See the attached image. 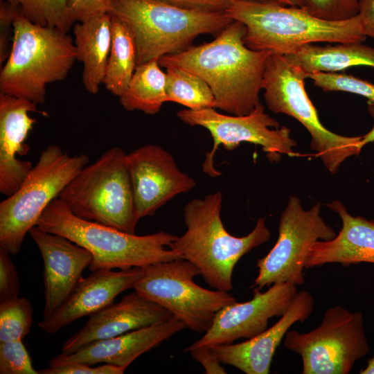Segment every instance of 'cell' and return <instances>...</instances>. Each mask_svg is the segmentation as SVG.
<instances>
[{"label":"cell","mask_w":374,"mask_h":374,"mask_svg":"<svg viewBox=\"0 0 374 374\" xmlns=\"http://www.w3.org/2000/svg\"><path fill=\"white\" fill-rule=\"evenodd\" d=\"M245 33L246 26L233 20L213 41L164 55L159 64L182 69L203 79L213 93L215 109L247 115L261 104L259 93L272 53L248 48Z\"/></svg>","instance_id":"cell-1"},{"label":"cell","mask_w":374,"mask_h":374,"mask_svg":"<svg viewBox=\"0 0 374 374\" xmlns=\"http://www.w3.org/2000/svg\"><path fill=\"white\" fill-rule=\"evenodd\" d=\"M222 206L220 191L188 202L184 208L186 230L169 248L195 265L211 287L229 292L235 265L244 255L267 242L271 232L265 218L260 217L248 235H231L223 225Z\"/></svg>","instance_id":"cell-2"},{"label":"cell","mask_w":374,"mask_h":374,"mask_svg":"<svg viewBox=\"0 0 374 374\" xmlns=\"http://www.w3.org/2000/svg\"><path fill=\"white\" fill-rule=\"evenodd\" d=\"M224 12L246 26L244 42L248 48L283 55L307 44L362 43L367 37L358 15L345 21H326L300 7L244 0H231Z\"/></svg>","instance_id":"cell-3"},{"label":"cell","mask_w":374,"mask_h":374,"mask_svg":"<svg viewBox=\"0 0 374 374\" xmlns=\"http://www.w3.org/2000/svg\"><path fill=\"white\" fill-rule=\"evenodd\" d=\"M39 229L62 235L88 249L93 256L89 269H127L181 258L169 248L177 236L159 231L137 235L80 218L58 197L40 215Z\"/></svg>","instance_id":"cell-4"},{"label":"cell","mask_w":374,"mask_h":374,"mask_svg":"<svg viewBox=\"0 0 374 374\" xmlns=\"http://www.w3.org/2000/svg\"><path fill=\"white\" fill-rule=\"evenodd\" d=\"M10 54L1 68L0 93L42 104L46 86L66 78L76 58L72 37L21 14L12 24Z\"/></svg>","instance_id":"cell-5"},{"label":"cell","mask_w":374,"mask_h":374,"mask_svg":"<svg viewBox=\"0 0 374 374\" xmlns=\"http://www.w3.org/2000/svg\"><path fill=\"white\" fill-rule=\"evenodd\" d=\"M109 14L131 28L136 66L180 52L199 35H219L233 21L224 11L184 8L158 0H113Z\"/></svg>","instance_id":"cell-6"},{"label":"cell","mask_w":374,"mask_h":374,"mask_svg":"<svg viewBox=\"0 0 374 374\" xmlns=\"http://www.w3.org/2000/svg\"><path fill=\"white\" fill-rule=\"evenodd\" d=\"M76 216L135 233L138 216L127 154L113 147L84 166L59 197Z\"/></svg>","instance_id":"cell-7"},{"label":"cell","mask_w":374,"mask_h":374,"mask_svg":"<svg viewBox=\"0 0 374 374\" xmlns=\"http://www.w3.org/2000/svg\"><path fill=\"white\" fill-rule=\"evenodd\" d=\"M89 161L86 154L69 156L55 145L42 150L20 187L0 203V246L17 254L47 206Z\"/></svg>","instance_id":"cell-8"},{"label":"cell","mask_w":374,"mask_h":374,"mask_svg":"<svg viewBox=\"0 0 374 374\" xmlns=\"http://www.w3.org/2000/svg\"><path fill=\"white\" fill-rule=\"evenodd\" d=\"M305 79L307 74L301 68L284 55L271 53L262 80L264 98L270 111L288 115L305 127L311 136V148L334 174L347 158L360 153L362 136H341L326 128L305 91Z\"/></svg>","instance_id":"cell-9"},{"label":"cell","mask_w":374,"mask_h":374,"mask_svg":"<svg viewBox=\"0 0 374 374\" xmlns=\"http://www.w3.org/2000/svg\"><path fill=\"white\" fill-rule=\"evenodd\" d=\"M133 289L168 310L186 328L206 332L216 314L236 301L229 292L204 288L194 281L201 275L190 262L179 258L141 267Z\"/></svg>","instance_id":"cell-10"},{"label":"cell","mask_w":374,"mask_h":374,"mask_svg":"<svg viewBox=\"0 0 374 374\" xmlns=\"http://www.w3.org/2000/svg\"><path fill=\"white\" fill-rule=\"evenodd\" d=\"M364 323L362 313L335 305L314 330H288L283 344L301 356L302 374H348L370 351Z\"/></svg>","instance_id":"cell-11"},{"label":"cell","mask_w":374,"mask_h":374,"mask_svg":"<svg viewBox=\"0 0 374 374\" xmlns=\"http://www.w3.org/2000/svg\"><path fill=\"white\" fill-rule=\"evenodd\" d=\"M336 235L321 216L319 203L304 210L297 197H290L280 215L278 240L269 252L258 260V276L251 288L262 290L278 283L302 285L310 248L318 240Z\"/></svg>","instance_id":"cell-12"},{"label":"cell","mask_w":374,"mask_h":374,"mask_svg":"<svg viewBox=\"0 0 374 374\" xmlns=\"http://www.w3.org/2000/svg\"><path fill=\"white\" fill-rule=\"evenodd\" d=\"M177 116L186 125L201 126L210 132L213 145L206 154L202 170L211 177L221 175L214 167L213 160L219 145L232 150L241 143H254L262 146L271 159H276L281 154L293 155L294 148L297 145L290 136V130L280 127L276 120L265 112L262 104L243 116L222 114L215 108H205L182 109L177 113Z\"/></svg>","instance_id":"cell-13"},{"label":"cell","mask_w":374,"mask_h":374,"mask_svg":"<svg viewBox=\"0 0 374 374\" xmlns=\"http://www.w3.org/2000/svg\"><path fill=\"white\" fill-rule=\"evenodd\" d=\"M253 289L251 300L222 308L203 337L188 348L230 344L258 335L267 328L271 318L286 312L298 292L296 285L287 283H274L263 292Z\"/></svg>","instance_id":"cell-14"},{"label":"cell","mask_w":374,"mask_h":374,"mask_svg":"<svg viewBox=\"0 0 374 374\" xmlns=\"http://www.w3.org/2000/svg\"><path fill=\"white\" fill-rule=\"evenodd\" d=\"M127 161L139 217L154 215L176 195L188 193L195 181L179 170L172 155L153 144L127 154Z\"/></svg>","instance_id":"cell-15"},{"label":"cell","mask_w":374,"mask_h":374,"mask_svg":"<svg viewBox=\"0 0 374 374\" xmlns=\"http://www.w3.org/2000/svg\"><path fill=\"white\" fill-rule=\"evenodd\" d=\"M44 262V309L43 318L51 315L73 291L89 267L93 256L87 249L68 238L44 231L37 226L28 232Z\"/></svg>","instance_id":"cell-16"},{"label":"cell","mask_w":374,"mask_h":374,"mask_svg":"<svg viewBox=\"0 0 374 374\" xmlns=\"http://www.w3.org/2000/svg\"><path fill=\"white\" fill-rule=\"evenodd\" d=\"M172 317L168 310L134 290L119 302L90 315L84 326L64 343L61 353L71 354L93 341L163 322Z\"/></svg>","instance_id":"cell-17"},{"label":"cell","mask_w":374,"mask_h":374,"mask_svg":"<svg viewBox=\"0 0 374 374\" xmlns=\"http://www.w3.org/2000/svg\"><path fill=\"white\" fill-rule=\"evenodd\" d=\"M314 305L312 295L297 292L280 319L258 335L238 343L211 347L222 364L233 366L246 374H267L278 346L293 324L304 322Z\"/></svg>","instance_id":"cell-18"},{"label":"cell","mask_w":374,"mask_h":374,"mask_svg":"<svg viewBox=\"0 0 374 374\" xmlns=\"http://www.w3.org/2000/svg\"><path fill=\"white\" fill-rule=\"evenodd\" d=\"M141 273L140 267L91 271L81 278L63 303L43 318L38 326L46 333L53 334L80 318L97 312L112 304L120 293L133 288Z\"/></svg>","instance_id":"cell-19"},{"label":"cell","mask_w":374,"mask_h":374,"mask_svg":"<svg viewBox=\"0 0 374 374\" xmlns=\"http://www.w3.org/2000/svg\"><path fill=\"white\" fill-rule=\"evenodd\" d=\"M36 112V103L0 93V192L7 197L20 187L33 166L17 156L29 150L25 141L36 123L29 113Z\"/></svg>","instance_id":"cell-20"},{"label":"cell","mask_w":374,"mask_h":374,"mask_svg":"<svg viewBox=\"0 0 374 374\" xmlns=\"http://www.w3.org/2000/svg\"><path fill=\"white\" fill-rule=\"evenodd\" d=\"M186 328L182 321L173 316L163 322L93 341L71 354L60 353L48 364L72 361L89 365L105 363L127 368L139 356Z\"/></svg>","instance_id":"cell-21"},{"label":"cell","mask_w":374,"mask_h":374,"mask_svg":"<svg viewBox=\"0 0 374 374\" xmlns=\"http://www.w3.org/2000/svg\"><path fill=\"white\" fill-rule=\"evenodd\" d=\"M342 222L337 235L329 240H318L310 248L305 269L340 263L344 267L361 262L374 264V220L353 216L339 201L328 204Z\"/></svg>","instance_id":"cell-22"},{"label":"cell","mask_w":374,"mask_h":374,"mask_svg":"<svg viewBox=\"0 0 374 374\" xmlns=\"http://www.w3.org/2000/svg\"><path fill=\"white\" fill-rule=\"evenodd\" d=\"M77 60L83 64L82 83L91 94H96L103 84L112 44V16L93 17L73 25Z\"/></svg>","instance_id":"cell-23"},{"label":"cell","mask_w":374,"mask_h":374,"mask_svg":"<svg viewBox=\"0 0 374 374\" xmlns=\"http://www.w3.org/2000/svg\"><path fill=\"white\" fill-rule=\"evenodd\" d=\"M284 56L307 74L337 73L355 66L374 67V48L361 42L307 44Z\"/></svg>","instance_id":"cell-24"},{"label":"cell","mask_w":374,"mask_h":374,"mask_svg":"<svg viewBox=\"0 0 374 374\" xmlns=\"http://www.w3.org/2000/svg\"><path fill=\"white\" fill-rule=\"evenodd\" d=\"M119 102L127 111H141L155 114L168 102L166 73L160 68L158 60L137 65Z\"/></svg>","instance_id":"cell-25"},{"label":"cell","mask_w":374,"mask_h":374,"mask_svg":"<svg viewBox=\"0 0 374 374\" xmlns=\"http://www.w3.org/2000/svg\"><path fill=\"white\" fill-rule=\"evenodd\" d=\"M112 44L105 75L106 89L119 97L126 89L136 67L134 34L129 25L112 15Z\"/></svg>","instance_id":"cell-26"},{"label":"cell","mask_w":374,"mask_h":374,"mask_svg":"<svg viewBox=\"0 0 374 374\" xmlns=\"http://www.w3.org/2000/svg\"><path fill=\"white\" fill-rule=\"evenodd\" d=\"M166 69L168 102L179 103L192 110L215 107L213 93L203 79L182 69Z\"/></svg>","instance_id":"cell-27"},{"label":"cell","mask_w":374,"mask_h":374,"mask_svg":"<svg viewBox=\"0 0 374 374\" xmlns=\"http://www.w3.org/2000/svg\"><path fill=\"white\" fill-rule=\"evenodd\" d=\"M19 8L21 15L31 22L56 28L68 33L74 23L68 8V0H3Z\"/></svg>","instance_id":"cell-28"},{"label":"cell","mask_w":374,"mask_h":374,"mask_svg":"<svg viewBox=\"0 0 374 374\" xmlns=\"http://www.w3.org/2000/svg\"><path fill=\"white\" fill-rule=\"evenodd\" d=\"M33 323L31 302L17 297L0 302V342L22 340Z\"/></svg>","instance_id":"cell-29"},{"label":"cell","mask_w":374,"mask_h":374,"mask_svg":"<svg viewBox=\"0 0 374 374\" xmlns=\"http://www.w3.org/2000/svg\"><path fill=\"white\" fill-rule=\"evenodd\" d=\"M307 74V73H306ZM307 78L324 91H344L363 96L368 104L374 105V84L345 73L317 72L307 74Z\"/></svg>","instance_id":"cell-30"},{"label":"cell","mask_w":374,"mask_h":374,"mask_svg":"<svg viewBox=\"0 0 374 374\" xmlns=\"http://www.w3.org/2000/svg\"><path fill=\"white\" fill-rule=\"evenodd\" d=\"M359 0H299V7L319 19L339 21L358 14Z\"/></svg>","instance_id":"cell-31"},{"label":"cell","mask_w":374,"mask_h":374,"mask_svg":"<svg viewBox=\"0 0 374 374\" xmlns=\"http://www.w3.org/2000/svg\"><path fill=\"white\" fill-rule=\"evenodd\" d=\"M1 374H39L22 340L0 342Z\"/></svg>","instance_id":"cell-32"},{"label":"cell","mask_w":374,"mask_h":374,"mask_svg":"<svg viewBox=\"0 0 374 374\" xmlns=\"http://www.w3.org/2000/svg\"><path fill=\"white\" fill-rule=\"evenodd\" d=\"M49 367L39 370V374H123L126 368L105 364L93 366L79 362H60L48 364Z\"/></svg>","instance_id":"cell-33"},{"label":"cell","mask_w":374,"mask_h":374,"mask_svg":"<svg viewBox=\"0 0 374 374\" xmlns=\"http://www.w3.org/2000/svg\"><path fill=\"white\" fill-rule=\"evenodd\" d=\"M10 253L0 246V302L19 297L20 283Z\"/></svg>","instance_id":"cell-34"},{"label":"cell","mask_w":374,"mask_h":374,"mask_svg":"<svg viewBox=\"0 0 374 374\" xmlns=\"http://www.w3.org/2000/svg\"><path fill=\"white\" fill-rule=\"evenodd\" d=\"M113 0H68L69 16L73 23L109 13Z\"/></svg>","instance_id":"cell-35"},{"label":"cell","mask_w":374,"mask_h":374,"mask_svg":"<svg viewBox=\"0 0 374 374\" xmlns=\"http://www.w3.org/2000/svg\"><path fill=\"white\" fill-rule=\"evenodd\" d=\"M21 14L20 10L12 4L1 0L0 3V64L5 62L10 54L12 41L10 30L16 17Z\"/></svg>","instance_id":"cell-36"},{"label":"cell","mask_w":374,"mask_h":374,"mask_svg":"<svg viewBox=\"0 0 374 374\" xmlns=\"http://www.w3.org/2000/svg\"><path fill=\"white\" fill-rule=\"evenodd\" d=\"M184 352H189L191 357L200 363L206 374L226 373L221 362L211 347L186 348Z\"/></svg>","instance_id":"cell-37"},{"label":"cell","mask_w":374,"mask_h":374,"mask_svg":"<svg viewBox=\"0 0 374 374\" xmlns=\"http://www.w3.org/2000/svg\"><path fill=\"white\" fill-rule=\"evenodd\" d=\"M184 8L224 11L231 0H158Z\"/></svg>","instance_id":"cell-38"},{"label":"cell","mask_w":374,"mask_h":374,"mask_svg":"<svg viewBox=\"0 0 374 374\" xmlns=\"http://www.w3.org/2000/svg\"><path fill=\"white\" fill-rule=\"evenodd\" d=\"M357 15L366 36L374 39V0H359Z\"/></svg>","instance_id":"cell-39"},{"label":"cell","mask_w":374,"mask_h":374,"mask_svg":"<svg viewBox=\"0 0 374 374\" xmlns=\"http://www.w3.org/2000/svg\"><path fill=\"white\" fill-rule=\"evenodd\" d=\"M368 112L373 119V125L371 130L365 135L362 136L361 145L362 147L369 143L374 142V105L368 104Z\"/></svg>","instance_id":"cell-40"},{"label":"cell","mask_w":374,"mask_h":374,"mask_svg":"<svg viewBox=\"0 0 374 374\" xmlns=\"http://www.w3.org/2000/svg\"><path fill=\"white\" fill-rule=\"evenodd\" d=\"M244 1H274L280 4L293 6V7H299V0H244Z\"/></svg>","instance_id":"cell-41"},{"label":"cell","mask_w":374,"mask_h":374,"mask_svg":"<svg viewBox=\"0 0 374 374\" xmlns=\"http://www.w3.org/2000/svg\"><path fill=\"white\" fill-rule=\"evenodd\" d=\"M361 374H374V355L368 361L367 366L359 372Z\"/></svg>","instance_id":"cell-42"}]
</instances>
